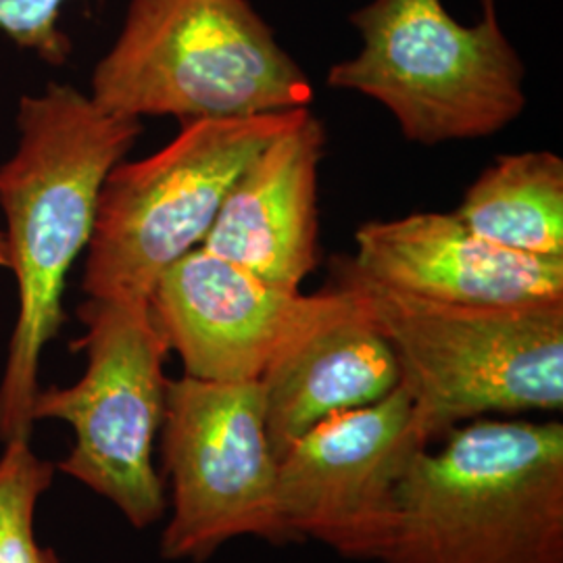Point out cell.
<instances>
[{"label":"cell","instance_id":"cell-4","mask_svg":"<svg viewBox=\"0 0 563 563\" xmlns=\"http://www.w3.org/2000/svg\"><path fill=\"white\" fill-rule=\"evenodd\" d=\"M90 99L190 123L309 109L313 86L249 0H130Z\"/></svg>","mask_w":563,"mask_h":563},{"label":"cell","instance_id":"cell-16","mask_svg":"<svg viewBox=\"0 0 563 563\" xmlns=\"http://www.w3.org/2000/svg\"><path fill=\"white\" fill-rule=\"evenodd\" d=\"M67 0H0V32L23 51L51 65L71 55V41L59 27Z\"/></svg>","mask_w":563,"mask_h":563},{"label":"cell","instance_id":"cell-6","mask_svg":"<svg viewBox=\"0 0 563 563\" xmlns=\"http://www.w3.org/2000/svg\"><path fill=\"white\" fill-rule=\"evenodd\" d=\"M78 318L86 332L74 349L86 353V369L71 386L38 390L34 422L71 426L74 446L57 470L144 530L167 509L153 453L165 416L169 344L148 299L88 297Z\"/></svg>","mask_w":563,"mask_h":563},{"label":"cell","instance_id":"cell-8","mask_svg":"<svg viewBox=\"0 0 563 563\" xmlns=\"http://www.w3.org/2000/svg\"><path fill=\"white\" fill-rule=\"evenodd\" d=\"M159 434L172 490L159 543L165 562H207L241 537L295 541L282 520L260 380H167Z\"/></svg>","mask_w":563,"mask_h":563},{"label":"cell","instance_id":"cell-2","mask_svg":"<svg viewBox=\"0 0 563 563\" xmlns=\"http://www.w3.org/2000/svg\"><path fill=\"white\" fill-rule=\"evenodd\" d=\"M378 563H563V423L481 418L420 449Z\"/></svg>","mask_w":563,"mask_h":563},{"label":"cell","instance_id":"cell-13","mask_svg":"<svg viewBox=\"0 0 563 563\" xmlns=\"http://www.w3.org/2000/svg\"><path fill=\"white\" fill-rule=\"evenodd\" d=\"M325 128L309 109L242 169L202 249L299 292L318 267V184Z\"/></svg>","mask_w":563,"mask_h":563},{"label":"cell","instance_id":"cell-17","mask_svg":"<svg viewBox=\"0 0 563 563\" xmlns=\"http://www.w3.org/2000/svg\"><path fill=\"white\" fill-rule=\"evenodd\" d=\"M0 267L9 269L11 267V257H9V246H7V239L4 232L0 230Z\"/></svg>","mask_w":563,"mask_h":563},{"label":"cell","instance_id":"cell-5","mask_svg":"<svg viewBox=\"0 0 563 563\" xmlns=\"http://www.w3.org/2000/svg\"><path fill=\"white\" fill-rule=\"evenodd\" d=\"M474 25L443 0H369L349 15L362 51L328 71V86L383 104L409 142L437 146L505 130L528 104L526 67L497 0Z\"/></svg>","mask_w":563,"mask_h":563},{"label":"cell","instance_id":"cell-7","mask_svg":"<svg viewBox=\"0 0 563 563\" xmlns=\"http://www.w3.org/2000/svg\"><path fill=\"white\" fill-rule=\"evenodd\" d=\"M302 111L190 121L155 155L118 163L102 184L81 290L151 299L163 272L201 246L242 169Z\"/></svg>","mask_w":563,"mask_h":563},{"label":"cell","instance_id":"cell-14","mask_svg":"<svg viewBox=\"0 0 563 563\" xmlns=\"http://www.w3.org/2000/svg\"><path fill=\"white\" fill-rule=\"evenodd\" d=\"M453 213L490 244L534 257H563L562 157L549 151L497 157Z\"/></svg>","mask_w":563,"mask_h":563},{"label":"cell","instance_id":"cell-12","mask_svg":"<svg viewBox=\"0 0 563 563\" xmlns=\"http://www.w3.org/2000/svg\"><path fill=\"white\" fill-rule=\"evenodd\" d=\"M355 244L351 265L405 295L490 307L563 301V257H534L490 244L453 211L363 223Z\"/></svg>","mask_w":563,"mask_h":563},{"label":"cell","instance_id":"cell-9","mask_svg":"<svg viewBox=\"0 0 563 563\" xmlns=\"http://www.w3.org/2000/svg\"><path fill=\"white\" fill-rule=\"evenodd\" d=\"M428 446L409 390L325 418L278 460V505L295 541L313 539L344 560H383L397 523V493Z\"/></svg>","mask_w":563,"mask_h":563},{"label":"cell","instance_id":"cell-1","mask_svg":"<svg viewBox=\"0 0 563 563\" xmlns=\"http://www.w3.org/2000/svg\"><path fill=\"white\" fill-rule=\"evenodd\" d=\"M20 141L0 165V207L18 282V320L0 378V441L32 439L44 346L65 322V280L92 239L109 172L142 123L101 109L69 84L21 97Z\"/></svg>","mask_w":563,"mask_h":563},{"label":"cell","instance_id":"cell-11","mask_svg":"<svg viewBox=\"0 0 563 563\" xmlns=\"http://www.w3.org/2000/svg\"><path fill=\"white\" fill-rule=\"evenodd\" d=\"M276 460L325 418L380 401L401 367L362 299L342 286L318 292L309 313L260 378Z\"/></svg>","mask_w":563,"mask_h":563},{"label":"cell","instance_id":"cell-15","mask_svg":"<svg viewBox=\"0 0 563 563\" xmlns=\"http://www.w3.org/2000/svg\"><path fill=\"white\" fill-rule=\"evenodd\" d=\"M30 441H7L0 455V563H60L36 537V509L57 465L42 460Z\"/></svg>","mask_w":563,"mask_h":563},{"label":"cell","instance_id":"cell-3","mask_svg":"<svg viewBox=\"0 0 563 563\" xmlns=\"http://www.w3.org/2000/svg\"><path fill=\"white\" fill-rule=\"evenodd\" d=\"M390 342L423 443L488 416L563 409V301L453 305L386 288L334 257Z\"/></svg>","mask_w":563,"mask_h":563},{"label":"cell","instance_id":"cell-10","mask_svg":"<svg viewBox=\"0 0 563 563\" xmlns=\"http://www.w3.org/2000/svg\"><path fill=\"white\" fill-rule=\"evenodd\" d=\"M316 295L278 288L207 249L169 265L151 307L184 374L213 383H251L299 328Z\"/></svg>","mask_w":563,"mask_h":563}]
</instances>
